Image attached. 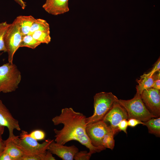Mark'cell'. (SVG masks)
Masks as SVG:
<instances>
[{
	"mask_svg": "<svg viewBox=\"0 0 160 160\" xmlns=\"http://www.w3.org/2000/svg\"><path fill=\"white\" fill-rule=\"evenodd\" d=\"M86 118L83 113L75 111L71 108L62 109L60 114L52 119L55 125H63L60 130L54 129L55 141L64 145L69 141L76 140L88 148L92 155L105 150L103 147H95L92 144L86 132Z\"/></svg>",
	"mask_w": 160,
	"mask_h": 160,
	"instance_id": "6da1fadb",
	"label": "cell"
},
{
	"mask_svg": "<svg viewBox=\"0 0 160 160\" xmlns=\"http://www.w3.org/2000/svg\"><path fill=\"white\" fill-rule=\"evenodd\" d=\"M11 138L22 151L24 156H33L44 153L47 151L53 140L47 139L42 143L31 137L27 131L22 130L20 136L15 135Z\"/></svg>",
	"mask_w": 160,
	"mask_h": 160,
	"instance_id": "7a4b0ae2",
	"label": "cell"
},
{
	"mask_svg": "<svg viewBox=\"0 0 160 160\" xmlns=\"http://www.w3.org/2000/svg\"><path fill=\"white\" fill-rule=\"evenodd\" d=\"M21 80V73L15 64L8 62L0 66V93L15 91Z\"/></svg>",
	"mask_w": 160,
	"mask_h": 160,
	"instance_id": "3957f363",
	"label": "cell"
},
{
	"mask_svg": "<svg viewBox=\"0 0 160 160\" xmlns=\"http://www.w3.org/2000/svg\"><path fill=\"white\" fill-rule=\"evenodd\" d=\"M94 100V113L86 118L87 124L102 120L118 99L111 92H101L95 95Z\"/></svg>",
	"mask_w": 160,
	"mask_h": 160,
	"instance_id": "277c9868",
	"label": "cell"
},
{
	"mask_svg": "<svg viewBox=\"0 0 160 160\" xmlns=\"http://www.w3.org/2000/svg\"><path fill=\"white\" fill-rule=\"evenodd\" d=\"M118 102L126 111L128 119L135 118L145 122L152 118H155L147 108L142 100L140 95L137 93L131 99H118Z\"/></svg>",
	"mask_w": 160,
	"mask_h": 160,
	"instance_id": "5b68a950",
	"label": "cell"
},
{
	"mask_svg": "<svg viewBox=\"0 0 160 160\" xmlns=\"http://www.w3.org/2000/svg\"><path fill=\"white\" fill-rule=\"evenodd\" d=\"M22 36L20 33V21L17 17L13 23L10 24L4 37L5 47L8 55V61L13 63L14 55L20 47Z\"/></svg>",
	"mask_w": 160,
	"mask_h": 160,
	"instance_id": "8992f818",
	"label": "cell"
},
{
	"mask_svg": "<svg viewBox=\"0 0 160 160\" xmlns=\"http://www.w3.org/2000/svg\"><path fill=\"white\" fill-rule=\"evenodd\" d=\"M128 119L126 111L117 101L114 103L111 108L102 120L116 134L119 131L117 127L119 123L123 119Z\"/></svg>",
	"mask_w": 160,
	"mask_h": 160,
	"instance_id": "52a82bcc",
	"label": "cell"
},
{
	"mask_svg": "<svg viewBox=\"0 0 160 160\" xmlns=\"http://www.w3.org/2000/svg\"><path fill=\"white\" fill-rule=\"evenodd\" d=\"M112 131L103 120L88 124L86 127L87 134L92 145L95 147H103L101 144L103 138L106 133Z\"/></svg>",
	"mask_w": 160,
	"mask_h": 160,
	"instance_id": "ba28073f",
	"label": "cell"
},
{
	"mask_svg": "<svg viewBox=\"0 0 160 160\" xmlns=\"http://www.w3.org/2000/svg\"><path fill=\"white\" fill-rule=\"evenodd\" d=\"M147 109L155 118L160 116V90L153 88L144 90L140 95Z\"/></svg>",
	"mask_w": 160,
	"mask_h": 160,
	"instance_id": "9c48e42d",
	"label": "cell"
},
{
	"mask_svg": "<svg viewBox=\"0 0 160 160\" xmlns=\"http://www.w3.org/2000/svg\"><path fill=\"white\" fill-rule=\"evenodd\" d=\"M0 124L8 129L9 132L8 137H11L14 135V130L16 129L19 131L21 130L18 121L13 117L9 109L1 100Z\"/></svg>",
	"mask_w": 160,
	"mask_h": 160,
	"instance_id": "30bf717a",
	"label": "cell"
},
{
	"mask_svg": "<svg viewBox=\"0 0 160 160\" xmlns=\"http://www.w3.org/2000/svg\"><path fill=\"white\" fill-rule=\"evenodd\" d=\"M47 150L63 160H73L75 155L79 151L78 148L74 145L64 146L54 140L50 143Z\"/></svg>",
	"mask_w": 160,
	"mask_h": 160,
	"instance_id": "8fae6325",
	"label": "cell"
},
{
	"mask_svg": "<svg viewBox=\"0 0 160 160\" xmlns=\"http://www.w3.org/2000/svg\"><path fill=\"white\" fill-rule=\"evenodd\" d=\"M43 8L49 14L57 15L69 11L68 0H46Z\"/></svg>",
	"mask_w": 160,
	"mask_h": 160,
	"instance_id": "7c38bea8",
	"label": "cell"
},
{
	"mask_svg": "<svg viewBox=\"0 0 160 160\" xmlns=\"http://www.w3.org/2000/svg\"><path fill=\"white\" fill-rule=\"evenodd\" d=\"M4 141L5 147L3 151L9 154L13 160H21L24 154L12 139L8 137Z\"/></svg>",
	"mask_w": 160,
	"mask_h": 160,
	"instance_id": "4fadbf2b",
	"label": "cell"
},
{
	"mask_svg": "<svg viewBox=\"0 0 160 160\" xmlns=\"http://www.w3.org/2000/svg\"><path fill=\"white\" fill-rule=\"evenodd\" d=\"M155 73L151 76H147L144 73L140 76L139 79H136L138 84L136 87V93L141 95L144 90L153 87L155 78Z\"/></svg>",
	"mask_w": 160,
	"mask_h": 160,
	"instance_id": "5bb4252c",
	"label": "cell"
},
{
	"mask_svg": "<svg viewBox=\"0 0 160 160\" xmlns=\"http://www.w3.org/2000/svg\"><path fill=\"white\" fill-rule=\"evenodd\" d=\"M18 17L20 21V31L22 36L28 34L36 19L31 15H20Z\"/></svg>",
	"mask_w": 160,
	"mask_h": 160,
	"instance_id": "9a60e30c",
	"label": "cell"
},
{
	"mask_svg": "<svg viewBox=\"0 0 160 160\" xmlns=\"http://www.w3.org/2000/svg\"><path fill=\"white\" fill-rule=\"evenodd\" d=\"M143 125L148 128L149 133L153 134L158 137L160 136V118H152L148 121L143 122Z\"/></svg>",
	"mask_w": 160,
	"mask_h": 160,
	"instance_id": "2e32d148",
	"label": "cell"
},
{
	"mask_svg": "<svg viewBox=\"0 0 160 160\" xmlns=\"http://www.w3.org/2000/svg\"><path fill=\"white\" fill-rule=\"evenodd\" d=\"M50 31L49 25L47 21L43 19H36L33 23L28 34H31L36 31Z\"/></svg>",
	"mask_w": 160,
	"mask_h": 160,
	"instance_id": "e0dca14e",
	"label": "cell"
},
{
	"mask_svg": "<svg viewBox=\"0 0 160 160\" xmlns=\"http://www.w3.org/2000/svg\"><path fill=\"white\" fill-rule=\"evenodd\" d=\"M41 44L31 34H27L22 36L20 47H25L34 49Z\"/></svg>",
	"mask_w": 160,
	"mask_h": 160,
	"instance_id": "ac0fdd59",
	"label": "cell"
},
{
	"mask_svg": "<svg viewBox=\"0 0 160 160\" xmlns=\"http://www.w3.org/2000/svg\"><path fill=\"white\" fill-rule=\"evenodd\" d=\"M31 35L34 39L41 44H47L51 40L50 31H36Z\"/></svg>",
	"mask_w": 160,
	"mask_h": 160,
	"instance_id": "d6986e66",
	"label": "cell"
},
{
	"mask_svg": "<svg viewBox=\"0 0 160 160\" xmlns=\"http://www.w3.org/2000/svg\"><path fill=\"white\" fill-rule=\"evenodd\" d=\"M115 134L113 131H112L105 134L101 140V145L105 148L113 150L114 146V136Z\"/></svg>",
	"mask_w": 160,
	"mask_h": 160,
	"instance_id": "ffe728a7",
	"label": "cell"
},
{
	"mask_svg": "<svg viewBox=\"0 0 160 160\" xmlns=\"http://www.w3.org/2000/svg\"><path fill=\"white\" fill-rule=\"evenodd\" d=\"M52 154L47 150L45 153L33 156H23L21 160H55Z\"/></svg>",
	"mask_w": 160,
	"mask_h": 160,
	"instance_id": "44dd1931",
	"label": "cell"
},
{
	"mask_svg": "<svg viewBox=\"0 0 160 160\" xmlns=\"http://www.w3.org/2000/svg\"><path fill=\"white\" fill-rule=\"evenodd\" d=\"M10 24L6 21L0 23V51L7 52L4 44V37Z\"/></svg>",
	"mask_w": 160,
	"mask_h": 160,
	"instance_id": "7402d4cb",
	"label": "cell"
},
{
	"mask_svg": "<svg viewBox=\"0 0 160 160\" xmlns=\"http://www.w3.org/2000/svg\"><path fill=\"white\" fill-rule=\"evenodd\" d=\"M29 135L31 137L37 141L44 140L46 135L45 132L40 129L34 130L29 133Z\"/></svg>",
	"mask_w": 160,
	"mask_h": 160,
	"instance_id": "603a6c76",
	"label": "cell"
},
{
	"mask_svg": "<svg viewBox=\"0 0 160 160\" xmlns=\"http://www.w3.org/2000/svg\"><path fill=\"white\" fill-rule=\"evenodd\" d=\"M92 154L87 151H78L75 155L74 159L75 160H89Z\"/></svg>",
	"mask_w": 160,
	"mask_h": 160,
	"instance_id": "cb8c5ba5",
	"label": "cell"
},
{
	"mask_svg": "<svg viewBox=\"0 0 160 160\" xmlns=\"http://www.w3.org/2000/svg\"><path fill=\"white\" fill-rule=\"evenodd\" d=\"M128 126V121L127 119H124L119 123L117 127L119 131H123L127 134V129Z\"/></svg>",
	"mask_w": 160,
	"mask_h": 160,
	"instance_id": "d4e9b609",
	"label": "cell"
},
{
	"mask_svg": "<svg viewBox=\"0 0 160 160\" xmlns=\"http://www.w3.org/2000/svg\"><path fill=\"white\" fill-rule=\"evenodd\" d=\"M160 60L159 58L155 63L153 67L150 72L147 73H145L147 76H151L156 72L160 71Z\"/></svg>",
	"mask_w": 160,
	"mask_h": 160,
	"instance_id": "484cf974",
	"label": "cell"
},
{
	"mask_svg": "<svg viewBox=\"0 0 160 160\" xmlns=\"http://www.w3.org/2000/svg\"><path fill=\"white\" fill-rule=\"evenodd\" d=\"M128 126L131 127H134L139 124L144 125V122L140 120L135 118H131L128 119Z\"/></svg>",
	"mask_w": 160,
	"mask_h": 160,
	"instance_id": "4316f807",
	"label": "cell"
},
{
	"mask_svg": "<svg viewBox=\"0 0 160 160\" xmlns=\"http://www.w3.org/2000/svg\"><path fill=\"white\" fill-rule=\"evenodd\" d=\"M155 73V78L154 82L153 88L160 90V71H159Z\"/></svg>",
	"mask_w": 160,
	"mask_h": 160,
	"instance_id": "83f0119b",
	"label": "cell"
},
{
	"mask_svg": "<svg viewBox=\"0 0 160 160\" xmlns=\"http://www.w3.org/2000/svg\"><path fill=\"white\" fill-rule=\"evenodd\" d=\"M0 160H13V159L9 154L3 151L0 155Z\"/></svg>",
	"mask_w": 160,
	"mask_h": 160,
	"instance_id": "f1b7e54d",
	"label": "cell"
},
{
	"mask_svg": "<svg viewBox=\"0 0 160 160\" xmlns=\"http://www.w3.org/2000/svg\"><path fill=\"white\" fill-rule=\"evenodd\" d=\"M5 147L4 141L0 138V155L3 152Z\"/></svg>",
	"mask_w": 160,
	"mask_h": 160,
	"instance_id": "f546056e",
	"label": "cell"
},
{
	"mask_svg": "<svg viewBox=\"0 0 160 160\" xmlns=\"http://www.w3.org/2000/svg\"><path fill=\"white\" fill-rule=\"evenodd\" d=\"M15 1L23 9H24L26 7V3L23 0H15Z\"/></svg>",
	"mask_w": 160,
	"mask_h": 160,
	"instance_id": "4dcf8cb0",
	"label": "cell"
},
{
	"mask_svg": "<svg viewBox=\"0 0 160 160\" xmlns=\"http://www.w3.org/2000/svg\"><path fill=\"white\" fill-rule=\"evenodd\" d=\"M4 127L0 124V138H2V135L4 132Z\"/></svg>",
	"mask_w": 160,
	"mask_h": 160,
	"instance_id": "1f68e13d",
	"label": "cell"
}]
</instances>
